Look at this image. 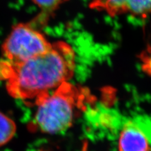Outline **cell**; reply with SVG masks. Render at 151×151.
I'll list each match as a JSON object with an SVG mask.
<instances>
[{"instance_id":"ba28073f","label":"cell","mask_w":151,"mask_h":151,"mask_svg":"<svg viewBox=\"0 0 151 151\" xmlns=\"http://www.w3.org/2000/svg\"><path fill=\"white\" fill-rule=\"evenodd\" d=\"M34 1L40 8L47 10L54 8L60 2V0H34Z\"/></svg>"},{"instance_id":"8992f818","label":"cell","mask_w":151,"mask_h":151,"mask_svg":"<svg viewBox=\"0 0 151 151\" xmlns=\"http://www.w3.org/2000/svg\"><path fill=\"white\" fill-rule=\"evenodd\" d=\"M15 122L0 112V147L8 143L15 135Z\"/></svg>"},{"instance_id":"6da1fadb","label":"cell","mask_w":151,"mask_h":151,"mask_svg":"<svg viewBox=\"0 0 151 151\" xmlns=\"http://www.w3.org/2000/svg\"><path fill=\"white\" fill-rule=\"evenodd\" d=\"M75 54L64 42L52 44L45 52L25 62L13 65L0 63V78L6 79V89L13 97L35 100L58 88L73 77Z\"/></svg>"},{"instance_id":"7a4b0ae2","label":"cell","mask_w":151,"mask_h":151,"mask_svg":"<svg viewBox=\"0 0 151 151\" xmlns=\"http://www.w3.org/2000/svg\"><path fill=\"white\" fill-rule=\"evenodd\" d=\"M92 98L86 89L63 83L53 93L35 99L38 108L29 126L30 130L53 134L67 130Z\"/></svg>"},{"instance_id":"52a82bcc","label":"cell","mask_w":151,"mask_h":151,"mask_svg":"<svg viewBox=\"0 0 151 151\" xmlns=\"http://www.w3.org/2000/svg\"><path fill=\"white\" fill-rule=\"evenodd\" d=\"M142 69L146 74L151 76V47L142 52L140 55Z\"/></svg>"},{"instance_id":"5b68a950","label":"cell","mask_w":151,"mask_h":151,"mask_svg":"<svg viewBox=\"0 0 151 151\" xmlns=\"http://www.w3.org/2000/svg\"><path fill=\"white\" fill-rule=\"evenodd\" d=\"M119 151H151V140L142 126L127 123L120 135Z\"/></svg>"},{"instance_id":"3957f363","label":"cell","mask_w":151,"mask_h":151,"mask_svg":"<svg viewBox=\"0 0 151 151\" xmlns=\"http://www.w3.org/2000/svg\"><path fill=\"white\" fill-rule=\"evenodd\" d=\"M49 43L40 33L27 25H18L3 45V52L9 64L22 63L48 50Z\"/></svg>"},{"instance_id":"277c9868","label":"cell","mask_w":151,"mask_h":151,"mask_svg":"<svg viewBox=\"0 0 151 151\" xmlns=\"http://www.w3.org/2000/svg\"><path fill=\"white\" fill-rule=\"evenodd\" d=\"M89 7L113 17L127 13L142 18L151 15V0H91Z\"/></svg>"}]
</instances>
